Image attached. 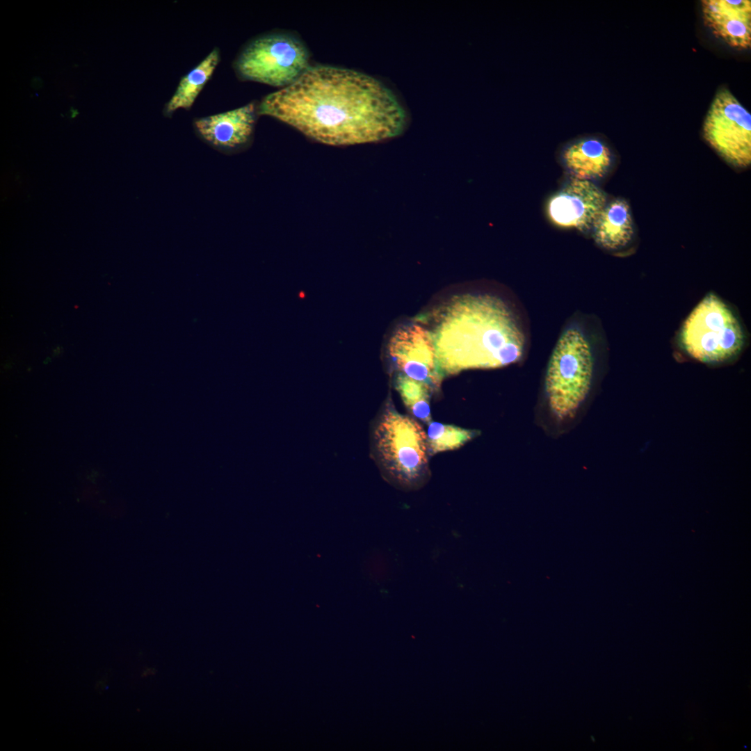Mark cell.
Returning a JSON list of instances; mask_svg holds the SVG:
<instances>
[{
	"mask_svg": "<svg viewBox=\"0 0 751 751\" xmlns=\"http://www.w3.org/2000/svg\"><path fill=\"white\" fill-rule=\"evenodd\" d=\"M257 113L276 118L330 145H351L395 137L405 126L394 94L363 73L316 65L293 83L266 96Z\"/></svg>",
	"mask_w": 751,
	"mask_h": 751,
	"instance_id": "obj_1",
	"label": "cell"
},
{
	"mask_svg": "<svg viewBox=\"0 0 751 751\" xmlns=\"http://www.w3.org/2000/svg\"><path fill=\"white\" fill-rule=\"evenodd\" d=\"M429 331L442 378L518 362L530 345L524 309L487 292L451 296L433 310Z\"/></svg>",
	"mask_w": 751,
	"mask_h": 751,
	"instance_id": "obj_2",
	"label": "cell"
},
{
	"mask_svg": "<svg viewBox=\"0 0 751 751\" xmlns=\"http://www.w3.org/2000/svg\"><path fill=\"white\" fill-rule=\"evenodd\" d=\"M592 317L572 316L563 328L547 366L544 389L560 420L572 418L592 387L597 346L602 339Z\"/></svg>",
	"mask_w": 751,
	"mask_h": 751,
	"instance_id": "obj_3",
	"label": "cell"
},
{
	"mask_svg": "<svg viewBox=\"0 0 751 751\" xmlns=\"http://www.w3.org/2000/svg\"><path fill=\"white\" fill-rule=\"evenodd\" d=\"M370 451L382 478L397 489L417 490L430 478L426 433L416 419L399 413L389 396L371 424Z\"/></svg>",
	"mask_w": 751,
	"mask_h": 751,
	"instance_id": "obj_4",
	"label": "cell"
},
{
	"mask_svg": "<svg viewBox=\"0 0 751 751\" xmlns=\"http://www.w3.org/2000/svg\"><path fill=\"white\" fill-rule=\"evenodd\" d=\"M678 341L693 359L721 364L737 358L745 347L747 336L732 307L718 296L709 293L684 321Z\"/></svg>",
	"mask_w": 751,
	"mask_h": 751,
	"instance_id": "obj_5",
	"label": "cell"
},
{
	"mask_svg": "<svg viewBox=\"0 0 751 751\" xmlns=\"http://www.w3.org/2000/svg\"><path fill=\"white\" fill-rule=\"evenodd\" d=\"M233 67L241 79L284 88L309 67V54L296 38L285 33H269L248 43Z\"/></svg>",
	"mask_w": 751,
	"mask_h": 751,
	"instance_id": "obj_6",
	"label": "cell"
},
{
	"mask_svg": "<svg viewBox=\"0 0 751 751\" xmlns=\"http://www.w3.org/2000/svg\"><path fill=\"white\" fill-rule=\"evenodd\" d=\"M703 134L727 162L740 168L751 163V115L727 89L719 90L707 112Z\"/></svg>",
	"mask_w": 751,
	"mask_h": 751,
	"instance_id": "obj_7",
	"label": "cell"
},
{
	"mask_svg": "<svg viewBox=\"0 0 751 751\" xmlns=\"http://www.w3.org/2000/svg\"><path fill=\"white\" fill-rule=\"evenodd\" d=\"M387 355L391 368L437 389L443 379L430 332L418 323L398 328L389 340Z\"/></svg>",
	"mask_w": 751,
	"mask_h": 751,
	"instance_id": "obj_8",
	"label": "cell"
},
{
	"mask_svg": "<svg viewBox=\"0 0 751 751\" xmlns=\"http://www.w3.org/2000/svg\"><path fill=\"white\" fill-rule=\"evenodd\" d=\"M606 203V194L595 183L570 177L549 197L546 211L554 225L587 233Z\"/></svg>",
	"mask_w": 751,
	"mask_h": 751,
	"instance_id": "obj_9",
	"label": "cell"
},
{
	"mask_svg": "<svg viewBox=\"0 0 751 751\" xmlns=\"http://www.w3.org/2000/svg\"><path fill=\"white\" fill-rule=\"evenodd\" d=\"M255 104L226 112L196 119L194 128L198 136L214 148L232 152L250 140L256 120Z\"/></svg>",
	"mask_w": 751,
	"mask_h": 751,
	"instance_id": "obj_10",
	"label": "cell"
},
{
	"mask_svg": "<svg viewBox=\"0 0 751 751\" xmlns=\"http://www.w3.org/2000/svg\"><path fill=\"white\" fill-rule=\"evenodd\" d=\"M705 24L728 45L738 49L751 46L750 0H702Z\"/></svg>",
	"mask_w": 751,
	"mask_h": 751,
	"instance_id": "obj_11",
	"label": "cell"
},
{
	"mask_svg": "<svg viewBox=\"0 0 751 751\" xmlns=\"http://www.w3.org/2000/svg\"><path fill=\"white\" fill-rule=\"evenodd\" d=\"M559 159L570 177L592 181L608 173L612 165L613 154L602 140L586 135L564 144Z\"/></svg>",
	"mask_w": 751,
	"mask_h": 751,
	"instance_id": "obj_12",
	"label": "cell"
},
{
	"mask_svg": "<svg viewBox=\"0 0 751 751\" xmlns=\"http://www.w3.org/2000/svg\"><path fill=\"white\" fill-rule=\"evenodd\" d=\"M594 241L608 251H618L632 241L633 222L628 202L622 198L607 202L591 228Z\"/></svg>",
	"mask_w": 751,
	"mask_h": 751,
	"instance_id": "obj_13",
	"label": "cell"
},
{
	"mask_svg": "<svg viewBox=\"0 0 751 751\" xmlns=\"http://www.w3.org/2000/svg\"><path fill=\"white\" fill-rule=\"evenodd\" d=\"M220 61V51L214 48L196 67L184 76L166 103L163 114L170 117L179 108L189 110L212 76Z\"/></svg>",
	"mask_w": 751,
	"mask_h": 751,
	"instance_id": "obj_14",
	"label": "cell"
},
{
	"mask_svg": "<svg viewBox=\"0 0 751 751\" xmlns=\"http://www.w3.org/2000/svg\"><path fill=\"white\" fill-rule=\"evenodd\" d=\"M394 387L408 412L414 419L426 424L432 421L430 400L434 389L427 383L396 373Z\"/></svg>",
	"mask_w": 751,
	"mask_h": 751,
	"instance_id": "obj_15",
	"label": "cell"
},
{
	"mask_svg": "<svg viewBox=\"0 0 751 751\" xmlns=\"http://www.w3.org/2000/svg\"><path fill=\"white\" fill-rule=\"evenodd\" d=\"M479 435L478 430L431 421L426 433L428 455L455 450Z\"/></svg>",
	"mask_w": 751,
	"mask_h": 751,
	"instance_id": "obj_16",
	"label": "cell"
},
{
	"mask_svg": "<svg viewBox=\"0 0 751 751\" xmlns=\"http://www.w3.org/2000/svg\"><path fill=\"white\" fill-rule=\"evenodd\" d=\"M31 85L34 88H40L42 86V81L40 78L35 76L32 79Z\"/></svg>",
	"mask_w": 751,
	"mask_h": 751,
	"instance_id": "obj_17",
	"label": "cell"
},
{
	"mask_svg": "<svg viewBox=\"0 0 751 751\" xmlns=\"http://www.w3.org/2000/svg\"><path fill=\"white\" fill-rule=\"evenodd\" d=\"M70 118H74L79 114V112L76 108L72 107L70 109Z\"/></svg>",
	"mask_w": 751,
	"mask_h": 751,
	"instance_id": "obj_18",
	"label": "cell"
}]
</instances>
